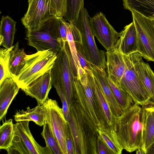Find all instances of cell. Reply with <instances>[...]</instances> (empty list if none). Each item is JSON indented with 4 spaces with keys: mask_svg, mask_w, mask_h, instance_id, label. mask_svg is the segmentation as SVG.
<instances>
[{
    "mask_svg": "<svg viewBox=\"0 0 154 154\" xmlns=\"http://www.w3.org/2000/svg\"><path fill=\"white\" fill-rule=\"evenodd\" d=\"M116 43L124 55L137 52V33L133 21L125 26L120 32V37Z\"/></svg>",
    "mask_w": 154,
    "mask_h": 154,
    "instance_id": "20",
    "label": "cell"
},
{
    "mask_svg": "<svg viewBox=\"0 0 154 154\" xmlns=\"http://www.w3.org/2000/svg\"><path fill=\"white\" fill-rule=\"evenodd\" d=\"M56 22L59 33L65 44L67 41L66 22L63 17H57L56 18Z\"/></svg>",
    "mask_w": 154,
    "mask_h": 154,
    "instance_id": "35",
    "label": "cell"
},
{
    "mask_svg": "<svg viewBox=\"0 0 154 154\" xmlns=\"http://www.w3.org/2000/svg\"><path fill=\"white\" fill-rule=\"evenodd\" d=\"M77 51V55L80 65L86 73L92 72V67L87 60L82 48V44L78 42H75Z\"/></svg>",
    "mask_w": 154,
    "mask_h": 154,
    "instance_id": "33",
    "label": "cell"
},
{
    "mask_svg": "<svg viewBox=\"0 0 154 154\" xmlns=\"http://www.w3.org/2000/svg\"><path fill=\"white\" fill-rule=\"evenodd\" d=\"M51 75L52 86L64 91L69 106L73 102V84L75 76H77V70L67 41L63 49L57 54Z\"/></svg>",
    "mask_w": 154,
    "mask_h": 154,
    "instance_id": "4",
    "label": "cell"
},
{
    "mask_svg": "<svg viewBox=\"0 0 154 154\" xmlns=\"http://www.w3.org/2000/svg\"><path fill=\"white\" fill-rule=\"evenodd\" d=\"M46 108V118L58 141L63 154H67L66 137L68 126L62 108L56 100L48 99L43 104Z\"/></svg>",
    "mask_w": 154,
    "mask_h": 154,
    "instance_id": "12",
    "label": "cell"
},
{
    "mask_svg": "<svg viewBox=\"0 0 154 154\" xmlns=\"http://www.w3.org/2000/svg\"><path fill=\"white\" fill-rule=\"evenodd\" d=\"M142 57L138 53L134 64L135 69L149 93L152 103L154 104V73L149 64L143 61Z\"/></svg>",
    "mask_w": 154,
    "mask_h": 154,
    "instance_id": "21",
    "label": "cell"
},
{
    "mask_svg": "<svg viewBox=\"0 0 154 154\" xmlns=\"http://www.w3.org/2000/svg\"><path fill=\"white\" fill-rule=\"evenodd\" d=\"M107 79L112 91L123 112L133 104V99L126 91L114 84L107 76Z\"/></svg>",
    "mask_w": 154,
    "mask_h": 154,
    "instance_id": "28",
    "label": "cell"
},
{
    "mask_svg": "<svg viewBox=\"0 0 154 154\" xmlns=\"http://www.w3.org/2000/svg\"><path fill=\"white\" fill-rule=\"evenodd\" d=\"M136 153L137 154H145L144 152L141 148L137 149L136 152Z\"/></svg>",
    "mask_w": 154,
    "mask_h": 154,
    "instance_id": "39",
    "label": "cell"
},
{
    "mask_svg": "<svg viewBox=\"0 0 154 154\" xmlns=\"http://www.w3.org/2000/svg\"><path fill=\"white\" fill-rule=\"evenodd\" d=\"M90 20L93 34L99 42L106 51L113 48L119 38L120 32L115 29L101 12L90 17Z\"/></svg>",
    "mask_w": 154,
    "mask_h": 154,
    "instance_id": "13",
    "label": "cell"
},
{
    "mask_svg": "<svg viewBox=\"0 0 154 154\" xmlns=\"http://www.w3.org/2000/svg\"><path fill=\"white\" fill-rule=\"evenodd\" d=\"M105 53L107 77L114 84L121 87V81L125 68L123 54L117 43L113 48Z\"/></svg>",
    "mask_w": 154,
    "mask_h": 154,
    "instance_id": "14",
    "label": "cell"
},
{
    "mask_svg": "<svg viewBox=\"0 0 154 154\" xmlns=\"http://www.w3.org/2000/svg\"><path fill=\"white\" fill-rule=\"evenodd\" d=\"M97 154H114L98 135L97 140Z\"/></svg>",
    "mask_w": 154,
    "mask_h": 154,
    "instance_id": "37",
    "label": "cell"
},
{
    "mask_svg": "<svg viewBox=\"0 0 154 154\" xmlns=\"http://www.w3.org/2000/svg\"><path fill=\"white\" fill-rule=\"evenodd\" d=\"M56 19L48 20L37 29L27 30L25 39L28 45L37 51L52 50L57 54L63 49L64 44L58 30Z\"/></svg>",
    "mask_w": 154,
    "mask_h": 154,
    "instance_id": "8",
    "label": "cell"
},
{
    "mask_svg": "<svg viewBox=\"0 0 154 154\" xmlns=\"http://www.w3.org/2000/svg\"><path fill=\"white\" fill-rule=\"evenodd\" d=\"M74 24L80 33L82 48L87 60L92 65L105 70L106 67V53L104 51L99 50L96 45L90 25V17L85 8L83 7L81 9Z\"/></svg>",
    "mask_w": 154,
    "mask_h": 154,
    "instance_id": "6",
    "label": "cell"
},
{
    "mask_svg": "<svg viewBox=\"0 0 154 154\" xmlns=\"http://www.w3.org/2000/svg\"><path fill=\"white\" fill-rule=\"evenodd\" d=\"M69 109L70 119L67 122L74 141L75 154H97V133L90 128L74 100Z\"/></svg>",
    "mask_w": 154,
    "mask_h": 154,
    "instance_id": "3",
    "label": "cell"
},
{
    "mask_svg": "<svg viewBox=\"0 0 154 154\" xmlns=\"http://www.w3.org/2000/svg\"><path fill=\"white\" fill-rule=\"evenodd\" d=\"M73 99L92 130L107 127L86 73L74 77Z\"/></svg>",
    "mask_w": 154,
    "mask_h": 154,
    "instance_id": "2",
    "label": "cell"
},
{
    "mask_svg": "<svg viewBox=\"0 0 154 154\" xmlns=\"http://www.w3.org/2000/svg\"><path fill=\"white\" fill-rule=\"evenodd\" d=\"M66 146L67 154H75L74 141L68 124L66 133Z\"/></svg>",
    "mask_w": 154,
    "mask_h": 154,
    "instance_id": "36",
    "label": "cell"
},
{
    "mask_svg": "<svg viewBox=\"0 0 154 154\" xmlns=\"http://www.w3.org/2000/svg\"><path fill=\"white\" fill-rule=\"evenodd\" d=\"M19 47L18 42L14 45L11 53L9 68L12 78L20 73L25 64L26 54L24 49Z\"/></svg>",
    "mask_w": 154,
    "mask_h": 154,
    "instance_id": "26",
    "label": "cell"
},
{
    "mask_svg": "<svg viewBox=\"0 0 154 154\" xmlns=\"http://www.w3.org/2000/svg\"><path fill=\"white\" fill-rule=\"evenodd\" d=\"M131 12L137 33V52L147 60L154 62V23L138 13Z\"/></svg>",
    "mask_w": 154,
    "mask_h": 154,
    "instance_id": "10",
    "label": "cell"
},
{
    "mask_svg": "<svg viewBox=\"0 0 154 154\" xmlns=\"http://www.w3.org/2000/svg\"><path fill=\"white\" fill-rule=\"evenodd\" d=\"M66 25L67 41L68 42L72 58L77 70L79 67L81 65L77 55L76 45L73 39L70 24L69 22H66Z\"/></svg>",
    "mask_w": 154,
    "mask_h": 154,
    "instance_id": "32",
    "label": "cell"
},
{
    "mask_svg": "<svg viewBox=\"0 0 154 154\" xmlns=\"http://www.w3.org/2000/svg\"><path fill=\"white\" fill-rule=\"evenodd\" d=\"M93 74L99 82L105 95L113 115L116 116H120L123 112L119 104L115 97L107 80V73L97 66L92 65Z\"/></svg>",
    "mask_w": 154,
    "mask_h": 154,
    "instance_id": "19",
    "label": "cell"
},
{
    "mask_svg": "<svg viewBox=\"0 0 154 154\" xmlns=\"http://www.w3.org/2000/svg\"><path fill=\"white\" fill-rule=\"evenodd\" d=\"M28 4L27 11L21 19L27 30L37 29L48 20L58 17L48 0H28Z\"/></svg>",
    "mask_w": 154,
    "mask_h": 154,
    "instance_id": "11",
    "label": "cell"
},
{
    "mask_svg": "<svg viewBox=\"0 0 154 154\" xmlns=\"http://www.w3.org/2000/svg\"><path fill=\"white\" fill-rule=\"evenodd\" d=\"M143 122V145L141 148L146 154L154 142V104L142 106Z\"/></svg>",
    "mask_w": 154,
    "mask_h": 154,
    "instance_id": "16",
    "label": "cell"
},
{
    "mask_svg": "<svg viewBox=\"0 0 154 154\" xmlns=\"http://www.w3.org/2000/svg\"><path fill=\"white\" fill-rule=\"evenodd\" d=\"M20 88L12 78L0 83V120L5 116L8 108Z\"/></svg>",
    "mask_w": 154,
    "mask_h": 154,
    "instance_id": "18",
    "label": "cell"
},
{
    "mask_svg": "<svg viewBox=\"0 0 154 154\" xmlns=\"http://www.w3.org/2000/svg\"><path fill=\"white\" fill-rule=\"evenodd\" d=\"M124 8L154 20V0H122Z\"/></svg>",
    "mask_w": 154,
    "mask_h": 154,
    "instance_id": "24",
    "label": "cell"
},
{
    "mask_svg": "<svg viewBox=\"0 0 154 154\" xmlns=\"http://www.w3.org/2000/svg\"><path fill=\"white\" fill-rule=\"evenodd\" d=\"M154 23V20H152Z\"/></svg>",
    "mask_w": 154,
    "mask_h": 154,
    "instance_id": "40",
    "label": "cell"
},
{
    "mask_svg": "<svg viewBox=\"0 0 154 154\" xmlns=\"http://www.w3.org/2000/svg\"><path fill=\"white\" fill-rule=\"evenodd\" d=\"M14 47L0 49V83L7 78H12L9 70V59L11 51Z\"/></svg>",
    "mask_w": 154,
    "mask_h": 154,
    "instance_id": "30",
    "label": "cell"
},
{
    "mask_svg": "<svg viewBox=\"0 0 154 154\" xmlns=\"http://www.w3.org/2000/svg\"><path fill=\"white\" fill-rule=\"evenodd\" d=\"M17 22L8 15L2 17L0 26V46L6 49L13 45Z\"/></svg>",
    "mask_w": 154,
    "mask_h": 154,
    "instance_id": "23",
    "label": "cell"
},
{
    "mask_svg": "<svg viewBox=\"0 0 154 154\" xmlns=\"http://www.w3.org/2000/svg\"><path fill=\"white\" fill-rule=\"evenodd\" d=\"M138 53L137 52L127 55L122 54L125 68L120 85L130 95L134 103L142 106L153 103L149 93L135 69L134 64Z\"/></svg>",
    "mask_w": 154,
    "mask_h": 154,
    "instance_id": "7",
    "label": "cell"
},
{
    "mask_svg": "<svg viewBox=\"0 0 154 154\" xmlns=\"http://www.w3.org/2000/svg\"><path fill=\"white\" fill-rule=\"evenodd\" d=\"M86 73L107 127L113 125L115 122L116 116L113 114L108 100L99 82L94 75L93 72Z\"/></svg>",
    "mask_w": 154,
    "mask_h": 154,
    "instance_id": "17",
    "label": "cell"
},
{
    "mask_svg": "<svg viewBox=\"0 0 154 154\" xmlns=\"http://www.w3.org/2000/svg\"><path fill=\"white\" fill-rule=\"evenodd\" d=\"M58 17H64L67 12L66 0H48Z\"/></svg>",
    "mask_w": 154,
    "mask_h": 154,
    "instance_id": "34",
    "label": "cell"
},
{
    "mask_svg": "<svg viewBox=\"0 0 154 154\" xmlns=\"http://www.w3.org/2000/svg\"><path fill=\"white\" fill-rule=\"evenodd\" d=\"M41 135L44 139L46 146L50 150L52 154H63L58 141L46 118Z\"/></svg>",
    "mask_w": 154,
    "mask_h": 154,
    "instance_id": "27",
    "label": "cell"
},
{
    "mask_svg": "<svg viewBox=\"0 0 154 154\" xmlns=\"http://www.w3.org/2000/svg\"><path fill=\"white\" fill-rule=\"evenodd\" d=\"M146 154H154V142L150 147Z\"/></svg>",
    "mask_w": 154,
    "mask_h": 154,
    "instance_id": "38",
    "label": "cell"
},
{
    "mask_svg": "<svg viewBox=\"0 0 154 154\" xmlns=\"http://www.w3.org/2000/svg\"><path fill=\"white\" fill-rule=\"evenodd\" d=\"M12 119L6 120L0 127V149L7 150L11 146L14 135Z\"/></svg>",
    "mask_w": 154,
    "mask_h": 154,
    "instance_id": "29",
    "label": "cell"
},
{
    "mask_svg": "<svg viewBox=\"0 0 154 154\" xmlns=\"http://www.w3.org/2000/svg\"><path fill=\"white\" fill-rule=\"evenodd\" d=\"M119 142L123 149L132 152L143 145L142 107L135 103L119 116L113 125Z\"/></svg>",
    "mask_w": 154,
    "mask_h": 154,
    "instance_id": "1",
    "label": "cell"
},
{
    "mask_svg": "<svg viewBox=\"0 0 154 154\" xmlns=\"http://www.w3.org/2000/svg\"><path fill=\"white\" fill-rule=\"evenodd\" d=\"M99 136L113 152L114 154H120L123 149L118 140L113 125L107 127L98 128Z\"/></svg>",
    "mask_w": 154,
    "mask_h": 154,
    "instance_id": "25",
    "label": "cell"
},
{
    "mask_svg": "<svg viewBox=\"0 0 154 154\" xmlns=\"http://www.w3.org/2000/svg\"><path fill=\"white\" fill-rule=\"evenodd\" d=\"M29 121L17 122L14 124V135L8 154H52L47 146L43 147L35 140L29 127Z\"/></svg>",
    "mask_w": 154,
    "mask_h": 154,
    "instance_id": "9",
    "label": "cell"
},
{
    "mask_svg": "<svg viewBox=\"0 0 154 154\" xmlns=\"http://www.w3.org/2000/svg\"><path fill=\"white\" fill-rule=\"evenodd\" d=\"M57 54L52 50L38 51L26 55L24 65L17 75L12 79L23 90L38 77L51 69Z\"/></svg>",
    "mask_w": 154,
    "mask_h": 154,
    "instance_id": "5",
    "label": "cell"
},
{
    "mask_svg": "<svg viewBox=\"0 0 154 154\" xmlns=\"http://www.w3.org/2000/svg\"><path fill=\"white\" fill-rule=\"evenodd\" d=\"M84 0H66L67 12L63 17L66 21L74 24L81 9L84 7Z\"/></svg>",
    "mask_w": 154,
    "mask_h": 154,
    "instance_id": "31",
    "label": "cell"
},
{
    "mask_svg": "<svg viewBox=\"0 0 154 154\" xmlns=\"http://www.w3.org/2000/svg\"><path fill=\"white\" fill-rule=\"evenodd\" d=\"M51 69L22 90L26 95L35 98L38 105H43L48 99V95L52 86Z\"/></svg>",
    "mask_w": 154,
    "mask_h": 154,
    "instance_id": "15",
    "label": "cell"
},
{
    "mask_svg": "<svg viewBox=\"0 0 154 154\" xmlns=\"http://www.w3.org/2000/svg\"><path fill=\"white\" fill-rule=\"evenodd\" d=\"M17 122L25 121H32L40 126H43L46 118V108L44 104L38 105L31 109L29 106L26 110L22 109L17 111L14 116Z\"/></svg>",
    "mask_w": 154,
    "mask_h": 154,
    "instance_id": "22",
    "label": "cell"
}]
</instances>
